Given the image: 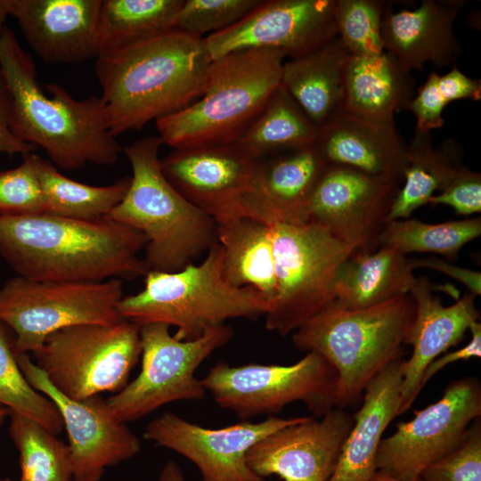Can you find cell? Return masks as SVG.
Wrapping results in <instances>:
<instances>
[{
	"label": "cell",
	"instance_id": "d4e9b609",
	"mask_svg": "<svg viewBox=\"0 0 481 481\" xmlns=\"http://www.w3.org/2000/svg\"><path fill=\"white\" fill-rule=\"evenodd\" d=\"M402 359L376 375L363 391L361 407L327 481H371L377 473V452L383 434L399 416Z\"/></svg>",
	"mask_w": 481,
	"mask_h": 481
},
{
	"label": "cell",
	"instance_id": "f907efd6",
	"mask_svg": "<svg viewBox=\"0 0 481 481\" xmlns=\"http://www.w3.org/2000/svg\"><path fill=\"white\" fill-rule=\"evenodd\" d=\"M414 481H424V480L421 477H418Z\"/></svg>",
	"mask_w": 481,
	"mask_h": 481
},
{
	"label": "cell",
	"instance_id": "8d00e7d4",
	"mask_svg": "<svg viewBox=\"0 0 481 481\" xmlns=\"http://www.w3.org/2000/svg\"><path fill=\"white\" fill-rule=\"evenodd\" d=\"M384 0H336L334 17L337 35L353 56L384 53L381 35Z\"/></svg>",
	"mask_w": 481,
	"mask_h": 481
},
{
	"label": "cell",
	"instance_id": "f6af8a7d",
	"mask_svg": "<svg viewBox=\"0 0 481 481\" xmlns=\"http://www.w3.org/2000/svg\"><path fill=\"white\" fill-rule=\"evenodd\" d=\"M413 269L425 267L443 273L464 284L469 293L475 296L481 294V273L468 268L457 266L441 258L429 257L425 258H410Z\"/></svg>",
	"mask_w": 481,
	"mask_h": 481
},
{
	"label": "cell",
	"instance_id": "52a82bcc",
	"mask_svg": "<svg viewBox=\"0 0 481 481\" xmlns=\"http://www.w3.org/2000/svg\"><path fill=\"white\" fill-rule=\"evenodd\" d=\"M144 277L140 292L120 300L121 317L138 326L154 322L175 326L174 336L179 340L195 339L230 319H256L269 308L253 288L226 282L217 241L199 265L192 262L175 272L148 271Z\"/></svg>",
	"mask_w": 481,
	"mask_h": 481
},
{
	"label": "cell",
	"instance_id": "d6a6232c",
	"mask_svg": "<svg viewBox=\"0 0 481 481\" xmlns=\"http://www.w3.org/2000/svg\"><path fill=\"white\" fill-rule=\"evenodd\" d=\"M37 167L45 213L72 219L106 217L123 200L131 182L130 176H124L110 185L86 184L66 177L40 156Z\"/></svg>",
	"mask_w": 481,
	"mask_h": 481
},
{
	"label": "cell",
	"instance_id": "ac0fdd59",
	"mask_svg": "<svg viewBox=\"0 0 481 481\" xmlns=\"http://www.w3.org/2000/svg\"><path fill=\"white\" fill-rule=\"evenodd\" d=\"M258 162L234 143L173 149L160 159L171 184L216 224L245 216Z\"/></svg>",
	"mask_w": 481,
	"mask_h": 481
},
{
	"label": "cell",
	"instance_id": "e0dca14e",
	"mask_svg": "<svg viewBox=\"0 0 481 481\" xmlns=\"http://www.w3.org/2000/svg\"><path fill=\"white\" fill-rule=\"evenodd\" d=\"M306 418L270 416L256 423L207 428L169 412L150 421L143 437L191 461L202 481H265L249 467L247 452L266 436Z\"/></svg>",
	"mask_w": 481,
	"mask_h": 481
},
{
	"label": "cell",
	"instance_id": "f35d334b",
	"mask_svg": "<svg viewBox=\"0 0 481 481\" xmlns=\"http://www.w3.org/2000/svg\"><path fill=\"white\" fill-rule=\"evenodd\" d=\"M38 158L33 152L25 154L19 166L0 171V215L45 213L38 176Z\"/></svg>",
	"mask_w": 481,
	"mask_h": 481
},
{
	"label": "cell",
	"instance_id": "836d02e7",
	"mask_svg": "<svg viewBox=\"0 0 481 481\" xmlns=\"http://www.w3.org/2000/svg\"><path fill=\"white\" fill-rule=\"evenodd\" d=\"M10 437L20 454V481H72L69 444L37 421L10 412Z\"/></svg>",
	"mask_w": 481,
	"mask_h": 481
},
{
	"label": "cell",
	"instance_id": "bcb514c9",
	"mask_svg": "<svg viewBox=\"0 0 481 481\" xmlns=\"http://www.w3.org/2000/svg\"><path fill=\"white\" fill-rule=\"evenodd\" d=\"M158 481H185V478L179 465L169 461L162 468Z\"/></svg>",
	"mask_w": 481,
	"mask_h": 481
},
{
	"label": "cell",
	"instance_id": "e575fe53",
	"mask_svg": "<svg viewBox=\"0 0 481 481\" xmlns=\"http://www.w3.org/2000/svg\"><path fill=\"white\" fill-rule=\"evenodd\" d=\"M481 234V218H466L439 224L424 223L414 218L387 223L380 245L395 248L401 253H433L449 262L457 259L460 250Z\"/></svg>",
	"mask_w": 481,
	"mask_h": 481
},
{
	"label": "cell",
	"instance_id": "ffe728a7",
	"mask_svg": "<svg viewBox=\"0 0 481 481\" xmlns=\"http://www.w3.org/2000/svg\"><path fill=\"white\" fill-rule=\"evenodd\" d=\"M102 0H0V26L8 16L44 61L74 64L96 58Z\"/></svg>",
	"mask_w": 481,
	"mask_h": 481
},
{
	"label": "cell",
	"instance_id": "5b68a950",
	"mask_svg": "<svg viewBox=\"0 0 481 481\" xmlns=\"http://www.w3.org/2000/svg\"><path fill=\"white\" fill-rule=\"evenodd\" d=\"M415 315L407 294L359 309L331 304L293 332L294 346L323 356L338 375L336 407L355 404L368 383L401 359Z\"/></svg>",
	"mask_w": 481,
	"mask_h": 481
},
{
	"label": "cell",
	"instance_id": "83f0119b",
	"mask_svg": "<svg viewBox=\"0 0 481 481\" xmlns=\"http://www.w3.org/2000/svg\"><path fill=\"white\" fill-rule=\"evenodd\" d=\"M350 55L336 37L282 65L281 84L318 128L341 108L344 70Z\"/></svg>",
	"mask_w": 481,
	"mask_h": 481
},
{
	"label": "cell",
	"instance_id": "2e32d148",
	"mask_svg": "<svg viewBox=\"0 0 481 481\" xmlns=\"http://www.w3.org/2000/svg\"><path fill=\"white\" fill-rule=\"evenodd\" d=\"M18 364L32 387L57 407L69 437L73 481H100L105 469L131 459L141 441L110 411L106 400H73L61 394L27 353H16Z\"/></svg>",
	"mask_w": 481,
	"mask_h": 481
},
{
	"label": "cell",
	"instance_id": "5bb4252c",
	"mask_svg": "<svg viewBox=\"0 0 481 481\" xmlns=\"http://www.w3.org/2000/svg\"><path fill=\"white\" fill-rule=\"evenodd\" d=\"M402 182L329 164L312 195L308 223L328 230L356 252L371 253Z\"/></svg>",
	"mask_w": 481,
	"mask_h": 481
},
{
	"label": "cell",
	"instance_id": "6da1fadb",
	"mask_svg": "<svg viewBox=\"0 0 481 481\" xmlns=\"http://www.w3.org/2000/svg\"><path fill=\"white\" fill-rule=\"evenodd\" d=\"M141 232L103 217L79 220L48 213L0 215V257L18 276L36 281L132 280L148 270Z\"/></svg>",
	"mask_w": 481,
	"mask_h": 481
},
{
	"label": "cell",
	"instance_id": "f1b7e54d",
	"mask_svg": "<svg viewBox=\"0 0 481 481\" xmlns=\"http://www.w3.org/2000/svg\"><path fill=\"white\" fill-rule=\"evenodd\" d=\"M216 226V241L223 249L224 279L233 287L258 291L269 310L277 294L271 225L242 216Z\"/></svg>",
	"mask_w": 481,
	"mask_h": 481
},
{
	"label": "cell",
	"instance_id": "ee69618b",
	"mask_svg": "<svg viewBox=\"0 0 481 481\" xmlns=\"http://www.w3.org/2000/svg\"><path fill=\"white\" fill-rule=\"evenodd\" d=\"M469 330L471 332V339L464 346L438 356L427 366L422 375V388L434 375H436L445 366L458 361H466L471 358L481 357L480 322H473Z\"/></svg>",
	"mask_w": 481,
	"mask_h": 481
},
{
	"label": "cell",
	"instance_id": "d590c367",
	"mask_svg": "<svg viewBox=\"0 0 481 481\" xmlns=\"http://www.w3.org/2000/svg\"><path fill=\"white\" fill-rule=\"evenodd\" d=\"M0 404L10 412L28 417L54 435L63 428L55 404L30 386L16 359L13 340L0 322Z\"/></svg>",
	"mask_w": 481,
	"mask_h": 481
},
{
	"label": "cell",
	"instance_id": "cb8c5ba5",
	"mask_svg": "<svg viewBox=\"0 0 481 481\" xmlns=\"http://www.w3.org/2000/svg\"><path fill=\"white\" fill-rule=\"evenodd\" d=\"M315 144L329 164L403 183L406 145L394 123L362 119L340 108L318 128Z\"/></svg>",
	"mask_w": 481,
	"mask_h": 481
},
{
	"label": "cell",
	"instance_id": "681fc988",
	"mask_svg": "<svg viewBox=\"0 0 481 481\" xmlns=\"http://www.w3.org/2000/svg\"><path fill=\"white\" fill-rule=\"evenodd\" d=\"M0 481H12V480H11L9 478H4V479H0Z\"/></svg>",
	"mask_w": 481,
	"mask_h": 481
},
{
	"label": "cell",
	"instance_id": "ab89813d",
	"mask_svg": "<svg viewBox=\"0 0 481 481\" xmlns=\"http://www.w3.org/2000/svg\"><path fill=\"white\" fill-rule=\"evenodd\" d=\"M424 481H481V420L473 421L465 439L427 467Z\"/></svg>",
	"mask_w": 481,
	"mask_h": 481
},
{
	"label": "cell",
	"instance_id": "f546056e",
	"mask_svg": "<svg viewBox=\"0 0 481 481\" xmlns=\"http://www.w3.org/2000/svg\"><path fill=\"white\" fill-rule=\"evenodd\" d=\"M463 151L456 139L448 138L439 145L433 144L430 132L415 130L406 145L403 183L395 198L387 223L409 218L412 214L428 203L436 192L449 184L462 163Z\"/></svg>",
	"mask_w": 481,
	"mask_h": 481
},
{
	"label": "cell",
	"instance_id": "4fadbf2b",
	"mask_svg": "<svg viewBox=\"0 0 481 481\" xmlns=\"http://www.w3.org/2000/svg\"><path fill=\"white\" fill-rule=\"evenodd\" d=\"M481 416V386L464 377L451 382L443 395L414 417L397 424L382 438L377 452V469L399 481H413L423 470L456 448L471 424Z\"/></svg>",
	"mask_w": 481,
	"mask_h": 481
},
{
	"label": "cell",
	"instance_id": "74e56055",
	"mask_svg": "<svg viewBox=\"0 0 481 481\" xmlns=\"http://www.w3.org/2000/svg\"><path fill=\"white\" fill-rule=\"evenodd\" d=\"M261 0H183L175 29L204 37L226 29L249 13Z\"/></svg>",
	"mask_w": 481,
	"mask_h": 481
},
{
	"label": "cell",
	"instance_id": "277c9868",
	"mask_svg": "<svg viewBox=\"0 0 481 481\" xmlns=\"http://www.w3.org/2000/svg\"><path fill=\"white\" fill-rule=\"evenodd\" d=\"M162 144L159 135H149L123 148L131 182L106 217L145 235L148 271L175 272L209 249L216 241V226L165 176L159 158Z\"/></svg>",
	"mask_w": 481,
	"mask_h": 481
},
{
	"label": "cell",
	"instance_id": "7a4b0ae2",
	"mask_svg": "<svg viewBox=\"0 0 481 481\" xmlns=\"http://www.w3.org/2000/svg\"><path fill=\"white\" fill-rule=\"evenodd\" d=\"M211 60L204 37L172 29L102 53L95 73L114 136L140 130L202 94Z\"/></svg>",
	"mask_w": 481,
	"mask_h": 481
},
{
	"label": "cell",
	"instance_id": "8fae6325",
	"mask_svg": "<svg viewBox=\"0 0 481 481\" xmlns=\"http://www.w3.org/2000/svg\"><path fill=\"white\" fill-rule=\"evenodd\" d=\"M169 327L160 322L139 326L141 371L106 400L119 421H135L172 402L201 400L207 391L195 371L233 335L232 328L224 324L195 339L179 340L170 334Z\"/></svg>",
	"mask_w": 481,
	"mask_h": 481
},
{
	"label": "cell",
	"instance_id": "1f68e13d",
	"mask_svg": "<svg viewBox=\"0 0 481 481\" xmlns=\"http://www.w3.org/2000/svg\"><path fill=\"white\" fill-rule=\"evenodd\" d=\"M183 0H102L98 55L175 29Z\"/></svg>",
	"mask_w": 481,
	"mask_h": 481
},
{
	"label": "cell",
	"instance_id": "30bf717a",
	"mask_svg": "<svg viewBox=\"0 0 481 481\" xmlns=\"http://www.w3.org/2000/svg\"><path fill=\"white\" fill-rule=\"evenodd\" d=\"M123 297L119 279L56 281L17 275L0 287V322L14 332L16 353H34L62 328L125 320L118 309Z\"/></svg>",
	"mask_w": 481,
	"mask_h": 481
},
{
	"label": "cell",
	"instance_id": "7402d4cb",
	"mask_svg": "<svg viewBox=\"0 0 481 481\" xmlns=\"http://www.w3.org/2000/svg\"><path fill=\"white\" fill-rule=\"evenodd\" d=\"M328 166L315 143L259 160L245 216L269 225L307 224L312 195Z\"/></svg>",
	"mask_w": 481,
	"mask_h": 481
},
{
	"label": "cell",
	"instance_id": "7c38bea8",
	"mask_svg": "<svg viewBox=\"0 0 481 481\" xmlns=\"http://www.w3.org/2000/svg\"><path fill=\"white\" fill-rule=\"evenodd\" d=\"M200 381L220 407L242 419L275 413L293 402L320 417L336 407L337 371L314 352L290 365L219 362Z\"/></svg>",
	"mask_w": 481,
	"mask_h": 481
},
{
	"label": "cell",
	"instance_id": "3957f363",
	"mask_svg": "<svg viewBox=\"0 0 481 481\" xmlns=\"http://www.w3.org/2000/svg\"><path fill=\"white\" fill-rule=\"evenodd\" d=\"M0 69L12 97L11 129L20 140L68 170L118 161L123 147L110 132L102 98L77 100L55 83L47 84L45 94L35 62L5 23L0 26Z\"/></svg>",
	"mask_w": 481,
	"mask_h": 481
},
{
	"label": "cell",
	"instance_id": "c3c4849f",
	"mask_svg": "<svg viewBox=\"0 0 481 481\" xmlns=\"http://www.w3.org/2000/svg\"><path fill=\"white\" fill-rule=\"evenodd\" d=\"M10 410L0 404V428L4 420L9 416Z\"/></svg>",
	"mask_w": 481,
	"mask_h": 481
},
{
	"label": "cell",
	"instance_id": "9c48e42d",
	"mask_svg": "<svg viewBox=\"0 0 481 481\" xmlns=\"http://www.w3.org/2000/svg\"><path fill=\"white\" fill-rule=\"evenodd\" d=\"M33 354L53 387L69 398L118 393L142 354L139 326L126 320L71 325L50 334Z\"/></svg>",
	"mask_w": 481,
	"mask_h": 481
},
{
	"label": "cell",
	"instance_id": "7dc6e473",
	"mask_svg": "<svg viewBox=\"0 0 481 481\" xmlns=\"http://www.w3.org/2000/svg\"><path fill=\"white\" fill-rule=\"evenodd\" d=\"M371 481H399V480H396L383 472L377 471V473L375 474V476L372 477Z\"/></svg>",
	"mask_w": 481,
	"mask_h": 481
},
{
	"label": "cell",
	"instance_id": "d6986e66",
	"mask_svg": "<svg viewBox=\"0 0 481 481\" xmlns=\"http://www.w3.org/2000/svg\"><path fill=\"white\" fill-rule=\"evenodd\" d=\"M354 425V416L334 407L320 420L307 417L266 436L247 452L250 469L259 477L284 481H327Z\"/></svg>",
	"mask_w": 481,
	"mask_h": 481
},
{
	"label": "cell",
	"instance_id": "b9f144b4",
	"mask_svg": "<svg viewBox=\"0 0 481 481\" xmlns=\"http://www.w3.org/2000/svg\"><path fill=\"white\" fill-rule=\"evenodd\" d=\"M438 76L431 72L408 104L406 110L416 117L415 130L430 132L444 124L443 111L451 102L438 84Z\"/></svg>",
	"mask_w": 481,
	"mask_h": 481
},
{
	"label": "cell",
	"instance_id": "4316f807",
	"mask_svg": "<svg viewBox=\"0 0 481 481\" xmlns=\"http://www.w3.org/2000/svg\"><path fill=\"white\" fill-rule=\"evenodd\" d=\"M413 270L411 259L389 246L355 252L338 271L332 304L359 309L407 295L416 279Z\"/></svg>",
	"mask_w": 481,
	"mask_h": 481
},
{
	"label": "cell",
	"instance_id": "60d3db41",
	"mask_svg": "<svg viewBox=\"0 0 481 481\" xmlns=\"http://www.w3.org/2000/svg\"><path fill=\"white\" fill-rule=\"evenodd\" d=\"M428 204L449 206L461 216L480 213V173L463 166L445 189L430 198Z\"/></svg>",
	"mask_w": 481,
	"mask_h": 481
},
{
	"label": "cell",
	"instance_id": "8992f818",
	"mask_svg": "<svg viewBox=\"0 0 481 481\" xmlns=\"http://www.w3.org/2000/svg\"><path fill=\"white\" fill-rule=\"evenodd\" d=\"M285 58L280 51L249 49L211 61L200 98L155 121L163 144L235 143L281 84Z\"/></svg>",
	"mask_w": 481,
	"mask_h": 481
},
{
	"label": "cell",
	"instance_id": "4dcf8cb0",
	"mask_svg": "<svg viewBox=\"0 0 481 481\" xmlns=\"http://www.w3.org/2000/svg\"><path fill=\"white\" fill-rule=\"evenodd\" d=\"M318 127L280 84L234 143L257 160L315 143Z\"/></svg>",
	"mask_w": 481,
	"mask_h": 481
},
{
	"label": "cell",
	"instance_id": "44dd1931",
	"mask_svg": "<svg viewBox=\"0 0 481 481\" xmlns=\"http://www.w3.org/2000/svg\"><path fill=\"white\" fill-rule=\"evenodd\" d=\"M436 286L426 276L416 277L409 295L415 304V315L405 338L412 346L408 360L402 361L399 415L410 409L420 393L427 366L465 337L471 323L478 321L477 296L468 293L452 306L443 305L435 295Z\"/></svg>",
	"mask_w": 481,
	"mask_h": 481
},
{
	"label": "cell",
	"instance_id": "816d5d0a",
	"mask_svg": "<svg viewBox=\"0 0 481 481\" xmlns=\"http://www.w3.org/2000/svg\"><path fill=\"white\" fill-rule=\"evenodd\" d=\"M73 481V480H72Z\"/></svg>",
	"mask_w": 481,
	"mask_h": 481
},
{
	"label": "cell",
	"instance_id": "ba28073f",
	"mask_svg": "<svg viewBox=\"0 0 481 481\" xmlns=\"http://www.w3.org/2000/svg\"><path fill=\"white\" fill-rule=\"evenodd\" d=\"M277 294L265 327L293 333L334 301L337 275L355 249L315 224L271 225Z\"/></svg>",
	"mask_w": 481,
	"mask_h": 481
},
{
	"label": "cell",
	"instance_id": "603a6c76",
	"mask_svg": "<svg viewBox=\"0 0 481 481\" xmlns=\"http://www.w3.org/2000/svg\"><path fill=\"white\" fill-rule=\"evenodd\" d=\"M466 3L423 0L413 10L396 12L387 4L381 23L384 51L410 72L422 70L427 62L454 65L462 47L453 27Z\"/></svg>",
	"mask_w": 481,
	"mask_h": 481
},
{
	"label": "cell",
	"instance_id": "7bdbcfd3",
	"mask_svg": "<svg viewBox=\"0 0 481 481\" xmlns=\"http://www.w3.org/2000/svg\"><path fill=\"white\" fill-rule=\"evenodd\" d=\"M12 97L0 69V153L22 156L33 152L37 147L20 140L10 126Z\"/></svg>",
	"mask_w": 481,
	"mask_h": 481
},
{
	"label": "cell",
	"instance_id": "484cf974",
	"mask_svg": "<svg viewBox=\"0 0 481 481\" xmlns=\"http://www.w3.org/2000/svg\"><path fill=\"white\" fill-rule=\"evenodd\" d=\"M415 91L412 72L389 53L350 55L344 70L341 109L362 119L394 123L395 114L407 110Z\"/></svg>",
	"mask_w": 481,
	"mask_h": 481
},
{
	"label": "cell",
	"instance_id": "9a60e30c",
	"mask_svg": "<svg viewBox=\"0 0 481 481\" xmlns=\"http://www.w3.org/2000/svg\"><path fill=\"white\" fill-rule=\"evenodd\" d=\"M336 0H261L240 21L204 37L211 61L228 53L269 49L297 58L338 37Z\"/></svg>",
	"mask_w": 481,
	"mask_h": 481
}]
</instances>
